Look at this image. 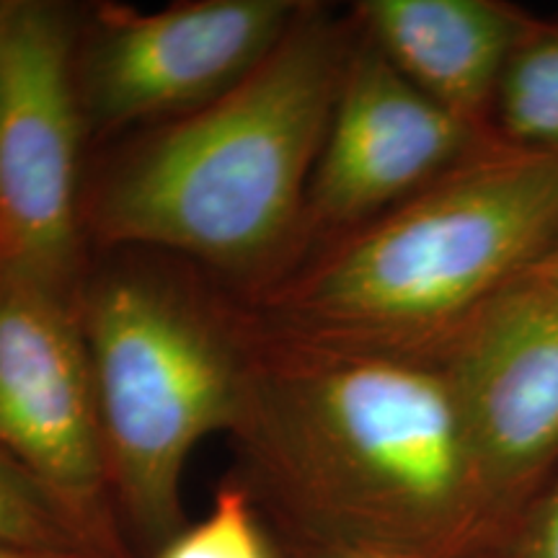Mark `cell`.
Wrapping results in <instances>:
<instances>
[{
  "mask_svg": "<svg viewBox=\"0 0 558 558\" xmlns=\"http://www.w3.org/2000/svg\"><path fill=\"white\" fill-rule=\"evenodd\" d=\"M241 318L235 478L279 538L445 558L484 550L492 509L442 360L311 344Z\"/></svg>",
  "mask_w": 558,
  "mask_h": 558,
  "instance_id": "cell-1",
  "label": "cell"
},
{
  "mask_svg": "<svg viewBox=\"0 0 558 558\" xmlns=\"http://www.w3.org/2000/svg\"><path fill=\"white\" fill-rule=\"evenodd\" d=\"M357 45L352 11L305 3L239 86L145 130L83 192V230L107 251H166L241 277L295 254L305 194Z\"/></svg>",
  "mask_w": 558,
  "mask_h": 558,
  "instance_id": "cell-2",
  "label": "cell"
},
{
  "mask_svg": "<svg viewBox=\"0 0 558 558\" xmlns=\"http://www.w3.org/2000/svg\"><path fill=\"white\" fill-rule=\"evenodd\" d=\"M558 243V158L494 145L235 298L311 344L442 360Z\"/></svg>",
  "mask_w": 558,
  "mask_h": 558,
  "instance_id": "cell-3",
  "label": "cell"
},
{
  "mask_svg": "<svg viewBox=\"0 0 558 558\" xmlns=\"http://www.w3.org/2000/svg\"><path fill=\"white\" fill-rule=\"evenodd\" d=\"M111 505L140 558L181 533L194 448L233 432L246 388L235 300L150 262H109L78 288Z\"/></svg>",
  "mask_w": 558,
  "mask_h": 558,
  "instance_id": "cell-4",
  "label": "cell"
},
{
  "mask_svg": "<svg viewBox=\"0 0 558 558\" xmlns=\"http://www.w3.org/2000/svg\"><path fill=\"white\" fill-rule=\"evenodd\" d=\"M75 11L0 0V269L62 292L83 271Z\"/></svg>",
  "mask_w": 558,
  "mask_h": 558,
  "instance_id": "cell-5",
  "label": "cell"
},
{
  "mask_svg": "<svg viewBox=\"0 0 558 558\" xmlns=\"http://www.w3.org/2000/svg\"><path fill=\"white\" fill-rule=\"evenodd\" d=\"M300 0H190L160 11L90 9L75 75L88 137L158 128L246 78L288 37Z\"/></svg>",
  "mask_w": 558,
  "mask_h": 558,
  "instance_id": "cell-6",
  "label": "cell"
},
{
  "mask_svg": "<svg viewBox=\"0 0 558 558\" xmlns=\"http://www.w3.org/2000/svg\"><path fill=\"white\" fill-rule=\"evenodd\" d=\"M494 145L501 143L411 86L357 29L290 264L388 213Z\"/></svg>",
  "mask_w": 558,
  "mask_h": 558,
  "instance_id": "cell-7",
  "label": "cell"
},
{
  "mask_svg": "<svg viewBox=\"0 0 558 558\" xmlns=\"http://www.w3.org/2000/svg\"><path fill=\"white\" fill-rule=\"evenodd\" d=\"M442 362L497 535L558 471V288L509 284Z\"/></svg>",
  "mask_w": 558,
  "mask_h": 558,
  "instance_id": "cell-8",
  "label": "cell"
},
{
  "mask_svg": "<svg viewBox=\"0 0 558 558\" xmlns=\"http://www.w3.org/2000/svg\"><path fill=\"white\" fill-rule=\"evenodd\" d=\"M0 450L68 499L117 518L78 292L5 269H0Z\"/></svg>",
  "mask_w": 558,
  "mask_h": 558,
  "instance_id": "cell-9",
  "label": "cell"
},
{
  "mask_svg": "<svg viewBox=\"0 0 558 558\" xmlns=\"http://www.w3.org/2000/svg\"><path fill=\"white\" fill-rule=\"evenodd\" d=\"M352 16L411 86L492 137L501 73L543 21L501 0H362Z\"/></svg>",
  "mask_w": 558,
  "mask_h": 558,
  "instance_id": "cell-10",
  "label": "cell"
},
{
  "mask_svg": "<svg viewBox=\"0 0 558 558\" xmlns=\"http://www.w3.org/2000/svg\"><path fill=\"white\" fill-rule=\"evenodd\" d=\"M0 543L94 558H140L114 514L68 499L0 450Z\"/></svg>",
  "mask_w": 558,
  "mask_h": 558,
  "instance_id": "cell-11",
  "label": "cell"
},
{
  "mask_svg": "<svg viewBox=\"0 0 558 558\" xmlns=\"http://www.w3.org/2000/svg\"><path fill=\"white\" fill-rule=\"evenodd\" d=\"M492 132L509 150L558 158V19H543L509 58Z\"/></svg>",
  "mask_w": 558,
  "mask_h": 558,
  "instance_id": "cell-12",
  "label": "cell"
},
{
  "mask_svg": "<svg viewBox=\"0 0 558 558\" xmlns=\"http://www.w3.org/2000/svg\"><path fill=\"white\" fill-rule=\"evenodd\" d=\"M150 558H282L275 530L239 478L222 481L213 507Z\"/></svg>",
  "mask_w": 558,
  "mask_h": 558,
  "instance_id": "cell-13",
  "label": "cell"
},
{
  "mask_svg": "<svg viewBox=\"0 0 558 558\" xmlns=\"http://www.w3.org/2000/svg\"><path fill=\"white\" fill-rule=\"evenodd\" d=\"M476 558H558V471Z\"/></svg>",
  "mask_w": 558,
  "mask_h": 558,
  "instance_id": "cell-14",
  "label": "cell"
},
{
  "mask_svg": "<svg viewBox=\"0 0 558 558\" xmlns=\"http://www.w3.org/2000/svg\"><path fill=\"white\" fill-rule=\"evenodd\" d=\"M277 535V533H275ZM282 558H445L427 554H409V550L388 548H365V546H324V543H303L279 538Z\"/></svg>",
  "mask_w": 558,
  "mask_h": 558,
  "instance_id": "cell-15",
  "label": "cell"
},
{
  "mask_svg": "<svg viewBox=\"0 0 558 558\" xmlns=\"http://www.w3.org/2000/svg\"><path fill=\"white\" fill-rule=\"evenodd\" d=\"M0 558H94L81 554H60V550L29 548V546H13V543H0Z\"/></svg>",
  "mask_w": 558,
  "mask_h": 558,
  "instance_id": "cell-16",
  "label": "cell"
},
{
  "mask_svg": "<svg viewBox=\"0 0 558 558\" xmlns=\"http://www.w3.org/2000/svg\"><path fill=\"white\" fill-rule=\"evenodd\" d=\"M522 279H538V282L556 284L558 288V243Z\"/></svg>",
  "mask_w": 558,
  "mask_h": 558,
  "instance_id": "cell-17",
  "label": "cell"
}]
</instances>
